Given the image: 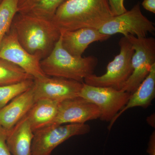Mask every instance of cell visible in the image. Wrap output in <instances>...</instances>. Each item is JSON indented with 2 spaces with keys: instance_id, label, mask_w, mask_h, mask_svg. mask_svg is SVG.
I'll list each match as a JSON object with an SVG mask.
<instances>
[{
  "instance_id": "3957f363",
  "label": "cell",
  "mask_w": 155,
  "mask_h": 155,
  "mask_svg": "<svg viewBox=\"0 0 155 155\" xmlns=\"http://www.w3.org/2000/svg\"><path fill=\"white\" fill-rule=\"evenodd\" d=\"M98 63L94 56L72 55L63 47L61 35L49 54L41 61L40 66L47 76L84 82L85 78L94 74Z\"/></svg>"
},
{
  "instance_id": "5b68a950",
  "label": "cell",
  "mask_w": 155,
  "mask_h": 155,
  "mask_svg": "<svg viewBox=\"0 0 155 155\" xmlns=\"http://www.w3.org/2000/svg\"><path fill=\"white\" fill-rule=\"evenodd\" d=\"M134 50L132 58L133 72L121 90L132 94L149 73L155 64V39L153 37L126 36Z\"/></svg>"
},
{
  "instance_id": "ffe728a7",
  "label": "cell",
  "mask_w": 155,
  "mask_h": 155,
  "mask_svg": "<svg viewBox=\"0 0 155 155\" xmlns=\"http://www.w3.org/2000/svg\"><path fill=\"white\" fill-rule=\"evenodd\" d=\"M34 79L19 83L0 86V110L16 97L27 91L33 86Z\"/></svg>"
},
{
  "instance_id": "44dd1931",
  "label": "cell",
  "mask_w": 155,
  "mask_h": 155,
  "mask_svg": "<svg viewBox=\"0 0 155 155\" xmlns=\"http://www.w3.org/2000/svg\"><path fill=\"white\" fill-rule=\"evenodd\" d=\"M113 16L123 14L127 11L124 6V0H108Z\"/></svg>"
},
{
  "instance_id": "9a60e30c",
  "label": "cell",
  "mask_w": 155,
  "mask_h": 155,
  "mask_svg": "<svg viewBox=\"0 0 155 155\" xmlns=\"http://www.w3.org/2000/svg\"><path fill=\"white\" fill-rule=\"evenodd\" d=\"M33 136L26 115L14 128L7 131L6 143L11 155H31Z\"/></svg>"
},
{
  "instance_id": "8992f818",
  "label": "cell",
  "mask_w": 155,
  "mask_h": 155,
  "mask_svg": "<svg viewBox=\"0 0 155 155\" xmlns=\"http://www.w3.org/2000/svg\"><path fill=\"white\" fill-rule=\"evenodd\" d=\"M90 130V126L85 123L49 125L34 133L31 155H51L57 147L72 137L84 135Z\"/></svg>"
},
{
  "instance_id": "7a4b0ae2",
  "label": "cell",
  "mask_w": 155,
  "mask_h": 155,
  "mask_svg": "<svg viewBox=\"0 0 155 155\" xmlns=\"http://www.w3.org/2000/svg\"><path fill=\"white\" fill-rule=\"evenodd\" d=\"M11 27L22 47L41 60L49 54L61 36L51 21L18 13Z\"/></svg>"
},
{
  "instance_id": "8fae6325",
  "label": "cell",
  "mask_w": 155,
  "mask_h": 155,
  "mask_svg": "<svg viewBox=\"0 0 155 155\" xmlns=\"http://www.w3.org/2000/svg\"><path fill=\"white\" fill-rule=\"evenodd\" d=\"M100 116L99 110L96 105L78 96L59 103L57 115L51 125L84 124L99 119Z\"/></svg>"
},
{
  "instance_id": "e0dca14e",
  "label": "cell",
  "mask_w": 155,
  "mask_h": 155,
  "mask_svg": "<svg viewBox=\"0 0 155 155\" xmlns=\"http://www.w3.org/2000/svg\"><path fill=\"white\" fill-rule=\"evenodd\" d=\"M66 0H18V13L51 21L57 9Z\"/></svg>"
},
{
  "instance_id": "52a82bcc",
  "label": "cell",
  "mask_w": 155,
  "mask_h": 155,
  "mask_svg": "<svg viewBox=\"0 0 155 155\" xmlns=\"http://www.w3.org/2000/svg\"><path fill=\"white\" fill-rule=\"evenodd\" d=\"M155 30L154 23L142 13L139 2L129 11L114 16L99 29L101 33L110 36L119 33L125 37L132 35L137 38L146 37Z\"/></svg>"
},
{
  "instance_id": "4fadbf2b",
  "label": "cell",
  "mask_w": 155,
  "mask_h": 155,
  "mask_svg": "<svg viewBox=\"0 0 155 155\" xmlns=\"http://www.w3.org/2000/svg\"><path fill=\"white\" fill-rule=\"evenodd\" d=\"M35 103L32 87L0 110V126L10 131L28 114Z\"/></svg>"
},
{
  "instance_id": "7402d4cb",
  "label": "cell",
  "mask_w": 155,
  "mask_h": 155,
  "mask_svg": "<svg viewBox=\"0 0 155 155\" xmlns=\"http://www.w3.org/2000/svg\"><path fill=\"white\" fill-rule=\"evenodd\" d=\"M7 131L0 126V155H11L6 143Z\"/></svg>"
},
{
  "instance_id": "6da1fadb",
  "label": "cell",
  "mask_w": 155,
  "mask_h": 155,
  "mask_svg": "<svg viewBox=\"0 0 155 155\" xmlns=\"http://www.w3.org/2000/svg\"><path fill=\"white\" fill-rule=\"evenodd\" d=\"M114 17L108 0H66L51 22L60 32L83 28L99 30Z\"/></svg>"
},
{
  "instance_id": "ac0fdd59",
  "label": "cell",
  "mask_w": 155,
  "mask_h": 155,
  "mask_svg": "<svg viewBox=\"0 0 155 155\" xmlns=\"http://www.w3.org/2000/svg\"><path fill=\"white\" fill-rule=\"evenodd\" d=\"M34 78L18 66L0 59V86L19 83Z\"/></svg>"
},
{
  "instance_id": "ba28073f",
  "label": "cell",
  "mask_w": 155,
  "mask_h": 155,
  "mask_svg": "<svg viewBox=\"0 0 155 155\" xmlns=\"http://www.w3.org/2000/svg\"><path fill=\"white\" fill-rule=\"evenodd\" d=\"M130 94L112 87L93 86L83 82L79 96L97 106L101 121L110 122L126 105Z\"/></svg>"
},
{
  "instance_id": "603a6c76",
  "label": "cell",
  "mask_w": 155,
  "mask_h": 155,
  "mask_svg": "<svg viewBox=\"0 0 155 155\" xmlns=\"http://www.w3.org/2000/svg\"><path fill=\"white\" fill-rule=\"evenodd\" d=\"M142 5L147 11L155 14V0H143Z\"/></svg>"
},
{
  "instance_id": "30bf717a",
  "label": "cell",
  "mask_w": 155,
  "mask_h": 155,
  "mask_svg": "<svg viewBox=\"0 0 155 155\" xmlns=\"http://www.w3.org/2000/svg\"><path fill=\"white\" fill-rule=\"evenodd\" d=\"M83 82L62 78L46 76L34 79L33 88L35 102L49 99L61 102L79 96Z\"/></svg>"
},
{
  "instance_id": "7c38bea8",
  "label": "cell",
  "mask_w": 155,
  "mask_h": 155,
  "mask_svg": "<svg viewBox=\"0 0 155 155\" xmlns=\"http://www.w3.org/2000/svg\"><path fill=\"white\" fill-rule=\"evenodd\" d=\"M63 47L72 55L82 57V54L91 44L108 40L110 35L104 34L98 29L83 28L61 32Z\"/></svg>"
},
{
  "instance_id": "d6986e66",
  "label": "cell",
  "mask_w": 155,
  "mask_h": 155,
  "mask_svg": "<svg viewBox=\"0 0 155 155\" xmlns=\"http://www.w3.org/2000/svg\"><path fill=\"white\" fill-rule=\"evenodd\" d=\"M18 13V0H2L0 4V48L3 40L11 31Z\"/></svg>"
},
{
  "instance_id": "2e32d148",
  "label": "cell",
  "mask_w": 155,
  "mask_h": 155,
  "mask_svg": "<svg viewBox=\"0 0 155 155\" xmlns=\"http://www.w3.org/2000/svg\"><path fill=\"white\" fill-rule=\"evenodd\" d=\"M60 102L49 99L39 100L35 102L27 114L33 133L51 125L57 115Z\"/></svg>"
},
{
  "instance_id": "d4e9b609",
  "label": "cell",
  "mask_w": 155,
  "mask_h": 155,
  "mask_svg": "<svg viewBox=\"0 0 155 155\" xmlns=\"http://www.w3.org/2000/svg\"><path fill=\"white\" fill-rule=\"evenodd\" d=\"M2 0H0V4L2 2Z\"/></svg>"
},
{
  "instance_id": "9c48e42d",
  "label": "cell",
  "mask_w": 155,
  "mask_h": 155,
  "mask_svg": "<svg viewBox=\"0 0 155 155\" xmlns=\"http://www.w3.org/2000/svg\"><path fill=\"white\" fill-rule=\"evenodd\" d=\"M0 59L17 65L34 79L46 77L41 68V58L28 52L18 41L16 32L11 29L3 40L0 48Z\"/></svg>"
},
{
  "instance_id": "5bb4252c",
  "label": "cell",
  "mask_w": 155,
  "mask_h": 155,
  "mask_svg": "<svg viewBox=\"0 0 155 155\" xmlns=\"http://www.w3.org/2000/svg\"><path fill=\"white\" fill-rule=\"evenodd\" d=\"M155 96V64L153 65L149 73L136 90L131 94L126 105L111 120L108 127L110 130L117 119L124 112L135 107L147 108L151 104Z\"/></svg>"
},
{
  "instance_id": "277c9868",
  "label": "cell",
  "mask_w": 155,
  "mask_h": 155,
  "mask_svg": "<svg viewBox=\"0 0 155 155\" xmlns=\"http://www.w3.org/2000/svg\"><path fill=\"white\" fill-rule=\"evenodd\" d=\"M119 44L120 53L108 64L106 73L101 76L89 75L84 78V83L93 86L122 89L133 72L131 58L134 50L126 37L120 39Z\"/></svg>"
},
{
  "instance_id": "cb8c5ba5",
  "label": "cell",
  "mask_w": 155,
  "mask_h": 155,
  "mask_svg": "<svg viewBox=\"0 0 155 155\" xmlns=\"http://www.w3.org/2000/svg\"><path fill=\"white\" fill-rule=\"evenodd\" d=\"M147 152L150 155H155V145H149Z\"/></svg>"
}]
</instances>
